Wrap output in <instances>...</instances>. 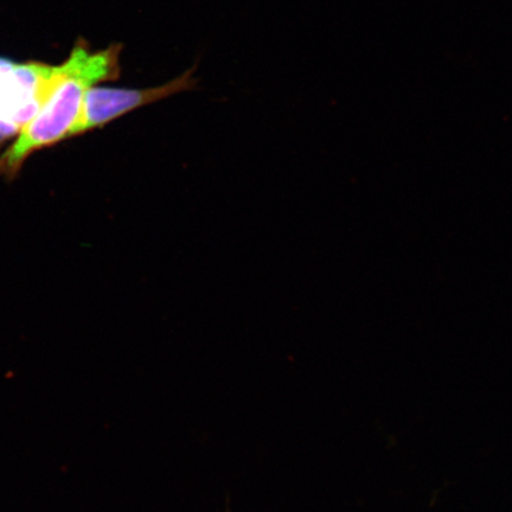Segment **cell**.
Masks as SVG:
<instances>
[{
    "label": "cell",
    "instance_id": "1",
    "mask_svg": "<svg viewBox=\"0 0 512 512\" xmlns=\"http://www.w3.org/2000/svg\"><path fill=\"white\" fill-rule=\"evenodd\" d=\"M121 51V44L92 51L85 41L76 43L68 59L56 66L53 86L40 110L0 155V177L12 181L35 152L69 139L89 89L119 79Z\"/></svg>",
    "mask_w": 512,
    "mask_h": 512
},
{
    "label": "cell",
    "instance_id": "2",
    "mask_svg": "<svg viewBox=\"0 0 512 512\" xmlns=\"http://www.w3.org/2000/svg\"><path fill=\"white\" fill-rule=\"evenodd\" d=\"M56 66L0 59V143L17 136L50 91Z\"/></svg>",
    "mask_w": 512,
    "mask_h": 512
},
{
    "label": "cell",
    "instance_id": "3",
    "mask_svg": "<svg viewBox=\"0 0 512 512\" xmlns=\"http://www.w3.org/2000/svg\"><path fill=\"white\" fill-rule=\"evenodd\" d=\"M195 72L196 66L165 85L153 88L93 87L89 89L83 100L80 118L70 132L69 139L110 124L113 120L137 108L155 104L178 93L192 91L198 85Z\"/></svg>",
    "mask_w": 512,
    "mask_h": 512
}]
</instances>
